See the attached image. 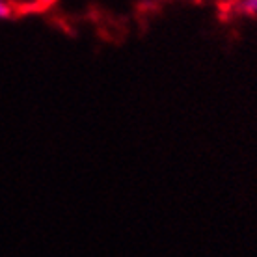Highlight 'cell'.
<instances>
[{"label": "cell", "instance_id": "6da1fadb", "mask_svg": "<svg viewBox=\"0 0 257 257\" xmlns=\"http://www.w3.org/2000/svg\"><path fill=\"white\" fill-rule=\"evenodd\" d=\"M238 12L248 17H257V0H238Z\"/></svg>", "mask_w": 257, "mask_h": 257}, {"label": "cell", "instance_id": "7a4b0ae2", "mask_svg": "<svg viewBox=\"0 0 257 257\" xmlns=\"http://www.w3.org/2000/svg\"><path fill=\"white\" fill-rule=\"evenodd\" d=\"M15 15V6L12 0H0V21H10Z\"/></svg>", "mask_w": 257, "mask_h": 257}]
</instances>
